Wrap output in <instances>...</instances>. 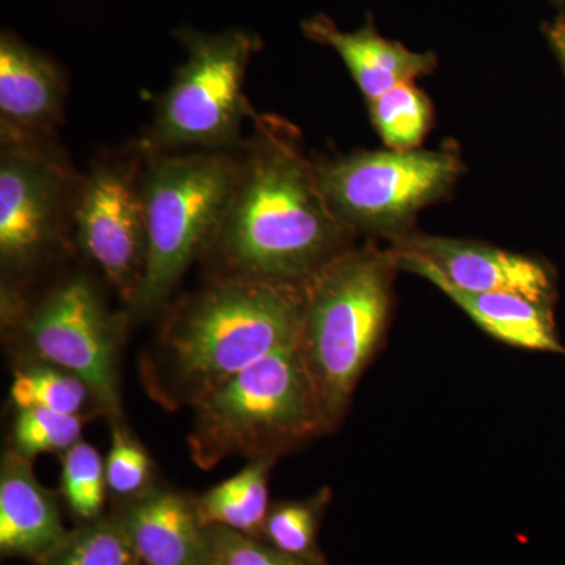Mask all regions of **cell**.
I'll return each mask as SVG.
<instances>
[{"label":"cell","instance_id":"4","mask_svg":"<svg viewBox=\"0 0 565 565\" xmlns=\"http://www.w3.org/2000/svg\"><path fill=\"white\" fill-rule=\"evenodd\" d=\"M192 460L212 470L228 457H274L327 429L299 343L233 375L192 404Z\"/></svg>","mask_w":565,"mask_h":565},{"label":"cell","instance_id":"8","mask_svg":"<svg viewBox=\"0 0 565 565\" xmlns=\"http://www.w3.org/2000/svg\"><path fill=\"white\" fill-rule=\"evenodd\" d=\"M125 329V316L111 311L84 275L55 286L20 321L32 360L77 375L104 414L114 416L120 414L117 363Z\"/></svg>","mask_w":565,"mask_h":565},{"label":"cell","instance_id":"13","mask_svg":"<svg viewBox=\"0 0 565 565\" xmlns=\"http://www.w3.org/2000/svg\"><path fill=\"white\" fill-rule=\"evenodd\" d=\"M118 520L140 564L212 565L210 526L203 523L196 498L148 489Z\"/></svg>","mask_w":565,"mask_h":565},{"label":"cell","instance_id":"20","mask_svg":"<svg viewBox=\"0 0 565 565\" xmlns=\"http://www.w3.org/2000/svg\"><path fill=\"white\" fill-rule=\"evenodd\" d=\"M136 559L117 516L98 519L73 531L65 544L41 565H132Z\"/></svg>","mask_w":565,"mask_h":565},{"label":"cell","instance_id":"19","mask_svg":"<svg viewBox=\"0 0 565 565\" xmlns=\"http://www.w3.org/2000/svg\"><path fill=\"white\" fill-rule=\"evenodd\" d=\"M90 396V388L77 375L35 360L14 373L10 386L17 408L41 407L66 415H79Z\"/></svg>","mask_w":565,"mask_h":565},{"label":"cell","instance_id":"21","mask_svg":"<svg viewBox=\"0 0 565 565\" xmlns=\"http://www.w3.org/2000/svg\"><path fill=\"white\" fill-rule=\"evenodd\" d=\"M106 462L98 449L77 441L63 455L62 492L71 511L85 522H95L103 511Z\"/></svg>","mask_w":565,"mask_h":565},{"label":"cell","instance_id":"6","mask_svg":"<svg viewBox=\"0 0 565 565\" xmlns=\"http://www.w3.org/2000/svg\"><path fill=\"white\" fill-rule=\"evenodd\" d=\"M174 39L184 46V62L159 96L143 148L148 152L228 151L239 141L241 126L252 114L245 77L253 54L262 47L245 29L202 32L180 28Z\"/></svg>","mask_w":565,"mask_h":565},{"label":"cell","instance_id":"27","mask_svg":"<svg viewBox=\"0 0 565 565\" xmlns=\"http://www.w3.org/2000/svg\"><path fill=\"white\" fill-rule=\"evenodd\" d=\"M553 3L557 7V10L561 11V17H565V0H552Z\"/></svg>","mask_w":565,"mask_h":565},{"label":"cell","instance_id":"10","mask_svg":"<svg viewBox=\"0 0 565 565\" xmlns=\"http://www.w3.org/2000/svg\"><path fill=\"white\" fill-rule=\"evenodd\" d=\"M148 151L107 152L81 178L74 206V230L82 250L114 286L126 303H136L145 263V226L141 177Z\"/></svg>","mask_w":565,"mask_h":565},{"label":"cell","instance_id":"14","mask_svg":"<svg viewBox=\"0 0 565 565\" xmlns=\"http://www.w3.org/2000/svg\"><path fill=\"white\" fill-rule=\"evenodd\" d=\"M308 40L332 47L366 102L403 84H414L437 66L434 52H414L399 41L386 40L375 28L373 17H367L362 29L344 32L327 14H315L302 22Z\"/></svg>","mask_w":565,"mask_h":565},{"label":"cell","instance_id":"23","mask_svg":"<svg viewBox=\"0 0 565 565\" xmlns=\"http://www.w3.org/2000/svg\"><path fill=\"white\" fill-rule=\"evenodd\" d=\"M326 503L327 490H323L313 500L275 505L263 527L262 534L267 544L288 555L319 559L316 555V534Z\"/></svg>","mask_w":565,"mask_h":565},{"label":"cell","instance_id":"2","mask_svg":"<svg viewBox=\"0 0 565 565\" xmlns=\"http://www.w3.org/2000/svg\"><path fill=\"white\" fill-rule=\"evenodd\" d=\"M305 285L217 278L167 323L163 364L170 388L195 403L215 386L297 344Z\"/></svg>","mask_w":565,"mask_h":565},{"label":"cell","instance_id":"3","mask_svg":"<svg viewBox=\"0 0 565 565\" xmlns=\"http://www.w3.org/2000/svg\"><path fill=\"white\" fill-rule=\"evenodd\" d=\"M393 250L351 248L305 282L299 348L313 379L327 429L351 403L381 343L392 308Z\"/></svg>","mask_w":565,"mask_h":565},{"label":"cell","instance_id":"25","mask_svg":"<svg viewBox=\"0 0 565 565\" xmlns=\"http://www.w3.org/2000/svg\"><path fill=\"white\" fill-rule=\"evenodd\" d=\"M151 478V460L139 441L117 424L106 460V481L111 492L121 497H139L147 492Z\"/></svg>","mask_w":565,"mask_h":565},{"label":"cell","instance_id":"5","mask_svg":"<svg viewBox=\"0 0 565 565\" xmlns=\"http://www.w3.org/2000/svg\"><path fill=\"white\" fill-rule=\"evenodd\" d=\"M228 151L148 152L141 177L147 263L134 307H161L217 233L239 177Z\"/></svg>","mask_w":565,"mask_h":565},{"label":"cell","instance_id":"9","mask_svg":"<svg viewBox=\"0 0 565 565\" xmlns=\"http://www.w3.org/2000/svg\"><path fill=\"white\" fill-rule=\"evenodd\" d=\"M81 178L50 140L2 141L0 259L24 273L58 250L74 223Z\"/></svg>","mask_w":565,"mask_h":565},{"label":"cell","instance_id":"24","mask_svg":"<svg viewBox=\"0 0 565 565\" xmlns=\"http://www.w3.org/2000/svg\"><path fill=\"white\" fill-rule=\"evenodd\" d=\"M212 565H322L321 559L288 555L255 535L210 526Z\"/></svg>","mask_w":565,"mask_h":565},{"label":"cell","instance_id":"16","mask_svg":"<svg viewBox=\"0 0 565 565\" xmlns=\"http://www.w3.org/2000/svg\"><path fill=\"white\" fill-rule=\"evenodd\" d=\"M486 333L527 351L565 353L553 319L552 303L512 292H467L434 282Z\"/></svg>","mask_w":565,"mask_h":565},{"label":"cell","instance_id":"15","mask_svg":"<svg viewBox=\"0 0 565 565\" xmlns=\"http://www.w3.org/2000/svg\"><path fill=\"white\" fill-rule=\"evenodd\" d=\"M68 531L54 494L40 484L32 460L10 449L0 471V550L3 556L43 564L54 555Z\"/></svg>","mask_w":565,"mask_h":565},{"label":"cell","instance_id":"12","mask_svg":"<svg viewBox=\"0 0 565 565\" xmlns=\"http://www.w3.org/2000/svg\"><path fill=\"white\" fill-rule=\"evenodd\" d=\"M65 74L50 55L10 31L0 35L2 141L44 140L61 118Z\"/></svg>","mask_w":565,"mask_h":565},{"label":"cell","instance_id":"18","mask_svg":"<svg viewBox=\"0 0 565 565\" xmlns=\"http://www.w3.org/2000/svg\"><path fill=\"white\" fill-rule=\"evenodd\" d=\"M370 104V117L385 147L394 151L422 148L434 121L433 104L414 84H403Z\"/></svg>","mask_w":565,"mask_h":565},{"label":"cell","instance_id":"1","mask_svg":"<svg viewBox=\"0 0 565 565\" xmlns=\"http://www.w3.org/2000/svg\"><path fill=\"white\" fill-rule=\"evenodd\" d=\"M228 207L207 248L218 278L305 285L351 250L355 233L338 218L296 129L255 117Z\"/></svg>","mask_w":565,"mask_h":565},{"label":"cell","instance_id":"26","mask_svg":"<svg viewBox=\"0 0 565 565\" xmlns=\"http://www.w3.org/2000/svg\"><path fill=\"white\" fill-rule=\"evenodd\" d=\"M545 36L565 73V17H557L545 25Z\"/></svg>","mask_w":565,"mask_h":565},{"label":"cell","instance_id":"11","mask_svg":"<svg viewBox=\"0 0 565 565\" xmlns=\"http://www.w3.org/2000/svg\"><path fill=\"white\" fill-rule=\"evenodd\" d=\"M397 267L467 292H512L552 303L548 269L533 258L473 241L411 233L392 248Z\"/></svg>","mask_w":565,"mask_h":565},{"label":"cell","instance_id":"7","mask_svg":"<svg viewBox=\"0 0 565 565\" xmlns=\"http://www.w3.org/2000/svg\"><path fill=\"white\" fill-rule=\"evenodd\" d=\"M327 202L353 233L388 237L412 233L416 215L440 202L463 173L457 148L355 151L316 163Z\"/></svg>","mask_w":565,"mask_h":565},{"label":"cell","instance_id":"22","mask_svg":"<svg viewBox=\"0 0 565 565\" xmlns=\"http://www.w3.org/2000/svg\"><path fill=\"white\" fill-rule=\"evenodd\" d=\"M84 422L79 415H66L47 408H18L13 426V449L32 460L44 452L68 451L81 441Z\"/></svg>","mask_w":565,"mask_h":565},{"label":"cell","instance_id":"17","mask_svg":"<svg viewBox=\"0 0 565 565\" xmlns=\"http://www.w3.org/2000/svg\"><path fill=\"white\" fill-rule=\"evenodd\" d=\"M274 460H250L239 473L196 498L204 525L230 527L248 535L263 533L270 511L269 476Z\"/></svg>","mask_w":565,"mask_h":565},{"label":"cell","instance_id":"28","mask_svg":"<svg viewBox=\"0 0 565 565\" xmlns=\"http://www.w3.org/2000/svg\"><path fill=\"white\" fill-rule=\"evenodd\" d=\"M132 565H140L139 561L136 559V563H134Z\"/></svg>","mask_w":565,"mask_h":565}]
</instances>
